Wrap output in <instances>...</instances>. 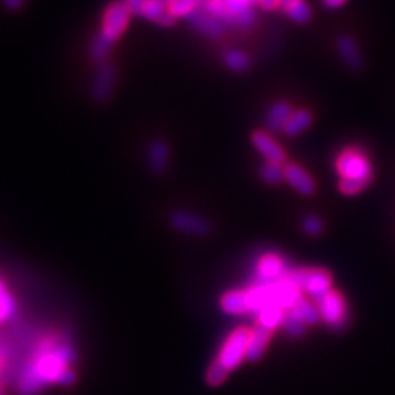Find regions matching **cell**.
Segmentation results:
<instances>
[{"instance_id": "obj_1", "label": "cell", "mask_w": 395, "mask_h": 395, "mask_svg": "<svg viewBox=\"0 0 395 395\" xmlns=\"http://www.w3.org/2000/svg\"><path fill=\"white\" fill-rule=\"evenodd\" d=\"M72 360L73 350L68 343L54 338L44 341L22 371L18 382L20 395H36L44 387L57 382Z\"/></svg>"}, {"instance_id": "obj_2", "label": "cell", "mask_w": 395, "mask_h": 395, "mask_svg": "<svg viewBox=\"0 0 395 395\" xmlns=\"http://www.w3.org/2000/svg\"><path fill=\"white\" fill-rule=\"evenodd\" d=\"M299 290H305L308 295L318 300L331 290V276L324 269L318 268H300L288 269L287 277Z\"/></svg>"}, {"instance_id": "obj_3", "label": "cell", "mask_w": 395, "mask_h": 395, "mask_svg": "<svg viewBox=\"0 0 395 395\" xmlns=\"http://www.w3.org/2000/svg\"><path fill=\"white\" fill-rule=\"evenodd\" d=\"M249 336H251V329L240 327L234 329L223 344L217 362H220L229 372L236 369L243 362V359H246V347H248Z\"/></svg>"}, {"instance_id": "obj_4", "label": "cell", "mask_w": 395, "mask_h": 395, "mask_svg": "<svg viewBox=\"0 0 395 395\" xmlns=\"http://www.w3.org/2000/svg\"><path fill=\"white\" fill-rule=\"evenodd\" d=\"M129 18H131V12L126 8L125 2L116 0V2H112L104 10L103 28L100 33L114 44L121 37V34L126 31Z\"/></svg>"}, {"instance_id": "obj_5", "label": "cell", "mask_w": 395, "mask_h": 395, "mask_svg": "<svg viewBox=\"0 0 395 395\" xmlns=\"http://www.w3.org/2000/svg\"><path fill=\"white\" fill-rule=\"evenodd\" d=\"M337 170L343 179H372V169L362 151L348 148L337 160Z\"/></svg>"}, {"instance_id": "obj_6", "label": "cell", "mask_w": 395, "mask_h": 395, "mask_svg": "<svg viewBox=\"0 0 395 395\" xmlns=\"http://www.w3.org/2000/svg\"><path fill=\"white\" fill-rule=\"evenodd\" d=\"M316 301V308L319 315L324 321L336 329H341L345 327L347 322V311L345 303L340 293L329 290L322 297H319Z\"/></svg>"}, {"instance_id": "obj_7", "label": "cell", "mask_w": 395, "mask_h": 395, "mask_svg": "<svg viewBox=\"0 0 395 395\" xmlns=\"http://www.w3.org/2000/svg\"><path fill=\"white\" fill-rule=\"evenodd\" d=\"M117 81V69L113 64L105 62L100 65L96 77L91 84V97L97 104H105L114 93Z\"/></svg>"}, {"instance_id": "obj_8", "label": "cell", "mask_w": 395, "mask_h": 395, "mask_svg": "<svg viewBox=\"0 0 395 395\" xmlns=\"http://www.w3.org/2000/svg\"><path fill=\"white\" fill-rule=\"evenodd\" d=\"M225 6V25L251 28L256 22L253 5L258 0H223Z\"/></svg>"}, {"instance_id": "obj_9", "label": "cell", "mask_w": 395, "mask_h": 395, "mask_svg": "<svg viewBox=\"0 0 395 395\" xmlns=\"http://www.w3.org/2000/svg\"><path fill=\"white\" fill-rule=\"evenodd\" d=\"M285 262L278 255H264L256 265V284H272L287 277Z\"/></svg>"}, {"instance_id": "obj_10", "label": "cell", "mask_w": 395, "mask_h": 395, "mask_svg": "<svg viewBox=\"0 0 395 395\" xmlns=\"http://www.w3.org/2000/svg\"><path fill=\"white\" fill-rule=\"evenodd\" d=\"M170 223L176 230L193 236H207L211 232V224L201 216L188 211H177L170 217Z\"/></svg>"}, {"instance_id": "obj_11", "label": "cell", "mask_w": 395, "mask_h": 395, "mask_svg": "<svg viewBox=\"0 0 395 395\" xmlns=\"http://www.w3.org/2000/svg\"><path fill=\"white\" fill-rule=\"evenodd\" d=\"M147 161L149 170L157 176L164 174L170 165V147L163 138H154L148 145Z\"/></svg>"}, {"instance_id": "obj_12", "label": "cell", "mask_w": 395, "mask_h": 395, "mask_svg": "<svg viewBox=\"0 0 395 395\" xmlns=\"http://www.w3.org/2000/svg\"><path fill=\"white\" fill-rule=\"evenodd\" d=\"M272 305L281 309H290L297 300L301 299V292L287 278L269 284Z\"/></svg>"}, {"instance_id": "obj_13", "label": "cell", "mask_w": 395, "mask_h": 395, "mask_svg": "<svg viewBox=\"0 0 395 395\" xmlns=\"http://www.w3.org/2000/svg\"><path fill=\"white\" fill-rule=\"evenodd\" d=\"M252 144L267 161L276 164H283L285 161V153L283 148L264 131H256L252 133Z\"/></svg>"}, {"instance_id": "obj_14", "label": "cell", "mask_w": 395, "mask_h": 395, "mask_svg": "<svg viewBox=\"0 0 395 395\" xmlns=\"http://www.w3.org/2000/svg\"><path fill=\"white\" fill-rule=\"evenodd\" d=\"M188 21L191 22V25L196 29V31H200L201 34L211 37V38H218L223 36L224 31V25L216 20L212 15H209L208 12H205L204 9H196L195 12H192Z\"/></svg>"}, {"instance_id": "obj_15", "label": "cell", "mask_w": 395, "mask_h": 395, "mask_svg": "<svg viewBox=\"0 0 395 395\" xmlns=\"http://www.w3.org/2000/svg\"><path fill=\"white\" fill-rule=\"evenodd\" d=\"M284 180H287L288 185L305 196H309L315 192L313 179L296 163H290L284 167Z\"/></svg>"}, {"instance_id": "obj_16", "label": "cell", "mask_w": 395, "mask_h": 395, "mask_svg": "<svg viewBox=\"0 0 395 395\" xmlns=\"http://www.w3.org/2000/svg\"><path fill=\"white\" fill-rule=\"evenodd\" d=\"M271 332L269 329L256 325L249 336V341H248V347H246V359L251 362H256L260 360L264 356L265 348L268 345V341L271 338Z\"/></svg>"}, {"instance_id": "obj_17", "label": "cell", "mask_w": 395, "mask_h": 395, "mask_svg": "<svg viewBox=\"0 0 395 395\" xmlns=\"http://www.w3.org/2000/svg\"><path fill=\"white\" fill-rule=\"evenodd\" d=\"M292 113H293L292 105L288 104L287 101L274 103L268 109V113H267V117H265L267 128L271 132L283 131L284 125L287 124V120H288V117L292 116Z\"/></svg>"}, {"instance_id": "obj_18", "label": "cell", "mask_w": 395, "mask_h": 395, "mask_svg": "<svg viewBox=\"0 0 395 395\" xmlns=\"http://www.w3.org/2000/svg\"><path fill=\"white\" fill-rule=\"evenodd\" d=\"M337 45H338V53L343 57L344 64L353 70H359L362 68V54L359 52L356 41L352 37L343 36L338 38Z\"/></svg>"}, {"instance_id": "obj_19", "label": "cell", "mask_w": 395, "mask_h": 395, "mask_svg": "<svg viewBox=\"0 0 395 395\" xmlns=\"http://www.w3.org/2000/svg\"><path fill=\"white\" fill-rule=\"evenodd\" d=\"M288 315L299 319L300 322L308 325H315L319 322L321 319V315H319V311L315 305H312L311 301H308L306 299H300L297 300L295 305L288 309Z\"/></svg>"}, {"instance_id": "obj_20", "label": "cell", "mask_w": 395, "mask_h": 395, "mask_svg": "<svg viewBox=\"0 0 395 395\" xmlns=\"http://www.w3.org/2000/svg\"><path fill=\"white\" fill-rule=\"evenodd\" d=\"M313 121V116L309 110L300 109L292 113V116L288 117L287 124L283 128V132L288 136H296L301 132H305L308 128H311Z\"/></svg>"}, {"instance_id": "obj_21", "label": "cell", "mask_w": 395, "mask_h": 395, "mask_svg": "<svg viewBox=\"0 0 395 395\" xmlns=\"http://www.w3.org/2000/svg\"><path fill=\"white\" fill-rule=\"evenodd\" d=\"M221 308L225 313H229V315H241V313L249 312L245 292H241V290L227 292L221 297Z\"/></svg>"}, {"instance_id": "obj_22", "label": "cell", "mask_w": 395, "mask_h": 395, "mask_svg": "<svg viewBox=\"0 0 395 395\" xmlns=\"http://www.w3.org/2000/svg\"><path fill=\"white\" fill-rule=\"evenodd\" d=\"M256 313H258V325H261L269 331H274L277 327L283 325V321L285 318L284 309L274 305L267 306Z\"/></svg>"}, {"instance_id": "obj_23", "label": "cell", "mask_w": 395, "mask_h": 395, "mask_svg": "<svg viewBox=\"0 0 395 395\" xmlns=\"http://www.w3.org/2000/svg\"><path fill=\"white\" fill-rule=\"evenodd\" d=\"M112 45H113L112 41H109L101 33H98L96 36L93 44H91V50H89L91 59H93L94 62H97L100 65L105 64V60H107V57L112 52Z\"/></svg>"}, {"instance_id": "obj_24", "label": "cell", "mask_w": 395, "mask_h": 395, "mask_svg": "<svg viewBox=\"0 0 395 395\" xmlns=\"http://www.w3.org/2000/svg\"><path fill=\"white\" fill-rule=\"evenodd\" d=\"M260 176L268 185H278L284 180V167L281 164L265 161L260 167Z\"/></svg>"}, {"instance_id": "obj_25", "label": "cell", "mask_w": 395, "mask_h": 395, "mask_svg": "<svg viewBox=\"0 0 395 395\" xmlns=\"http://www.w3.org/2000/svg\"><path fill=\"white\" fill-rule=\"evenodd\" d=\"M224 65L233 72H243L249 68L251 59L243 52L229 50L224 54Z\"/></svg>"}, {"instance_id": "obj_26", "label": "cell", "mask_w": 395, "mask_h": 395, "mask_svg": "<svg viewBox=\"0 0 395 395\" xmlns=\"http://www.w3.org/2000/svg\"><path fill=\"white\" fill-rule=\"evenodd\" d=\"M202 6V0H176L174 3H172L167 10H169L174 18L179 17H189L192 12L196 9H200Z\"/></svg>"}, {"instance_id": "obj_27", "label": "cell", "mask_w": 395, "mask_h": 395, "mask_svg": "<svg viewBox=\"0 0 395 395\" xmlns=\"http://www.w3.org/2000/svg\"><path fill=\"white\" fill-rule=\"evenodd\" d=\"M287 15L297 24H306L312 18V10L305 0H297L292 8H288Z\"/></svg>"}, {"instance_id": "obj_28", "label": "cell", "mask_w": 395, "mask_h": 395, "mask_svg": "<svg viewBox=\"0 0 395 395\" xmlns=\"http://www.w3.org/2000/svg\"><path fill=\"white\" fill-rule=\"evenodd\" d=\"M167 12V8L160 2V0H147L141 10V17L158 24V21L163 18V15Z\"/></svg>"}, {"instance_id": "obj_29", "label": "cell", "mask_w": 395, "mask_h": 395, "mask_svg": "<svg viewBox=\"0 0 395 395\" xmlns=\"http://www.w3.org/2000/svg\"><path fill=\"white\" fill-rule=\"evenodd\" d=\"M15 315H17V303L8 292H5L0 295V324L9 321L15 318Z\"/></svg>"}, {"instance_id": "obj_30", "label": "cell", "mask_w": 395, "mask_h": 395, "mask_svg": "<svg viewBox=\"0 0 395 395\" xmlns=\"http://www.w3.org/2000/svg\"><path fill=\"white\" fill-rule=\"evenodd\" d=\"M227 375H229V371H227L223 364L220 362H214L211 364V366L208 368V372H207V382L212 387H218L220 384H223L225 381V378Z\"/></svg>"}, {"instance_id": "obj_31", "label": "cell", "mask_w": 395, "mask_h": 395, "mask_svg": "<svg viewBox=\"0 0 395 395\" xmlns=\"http://www.w3.org/2000/svg\"><path fill=\"white\" fill-rule=\"evenodd\" d=\"M369 179H341L340 191L344 195H356L369 185Z\"/></svg>"}, {"instance_id": "obj_32", "label": "cell", "mask_w": 395, "mask_h": 395, "mask_svg": "<svg viewBox=\"0 0 395 395\" xmlns=\"http://www.w3.org/2000/svg\"><path fill=\"white\" fill-rule=\"evenodd\" d=\"M283 328L288 334V336L293 337V338H299L306 332V325L300 322L299 319L290 316V315H285L284 321H283Z\"/></svg>"}, {"instance_id": "obj_33", "label": "cell", "mask_w": 395, "mask_h": 395, "mask_svg": "<svg viewBox=\"0 0 395 395\" xmlns=\"http://www.w3.org/2000/svg\"><path fill=\"white\" fill-rule=\"evenodd\" d=\"M303 229L311 236H318L322 232V221L318 217H306L303 221Z\"/></svg>"}, {"instance_id": "obj_34", "label": "cell", "mask_w": 395, "mask_h": 395, "mask_svg": "<svg viewBox=\"0 0 395 395\" xmlns=\"http://www.w3.org/2000/svg\"><path fill=\"white\" fill-rule=\"evenodd\" d=\"M126 8L129 9L131 15H140L141 17V10L144 8V5L147 3V0H124Z\"/></svg>"}, {"instance_id": "obj_35", "label": "cell", "mask_w": 395, "mask_h": 395, "mask_svg": "<svg viewBox=\"0 0 395 395\" xmlns=\"http://www.w3.org/2000/svg\"><path fill=\"white\" fill-rule=\"evenodd\" d=\"M75 381H77V375H75V372L70 368H68L62 372V375H60L57 384L68 387V385H72Z\"/></svg>"}, {"instance_id": "obj_36", "label": "cell", "mask_w": 395, "mask_h": 395, "mask_svg": "<svg viewBox=\"0 0 395 395\" xmlns=\"http://www.w3.org/2000/svg\"><path fill=\"white\" fill-rule=\"evenodd\" d=\"M24 2L25 0H2L3 6L8 10H20L24 6Z\"/></svg>"}, {"instance_id": "obj_37", "label": "cell", "mask_w": 395, "mask_h": 395, "mask_svg": "<svg viewBox=\"0 0 395 395\" xmlns=\"http://www.w3.org/2000/svg\"><path fill=\"white\" fill-rule=\"evenodd\" d=\"M174 17L173 15L167 10L164 15H163V18L158 21V25H161V27H165V28H169V27H173V24H174Z\"/></svg>"}, {"instance_id": "obj_38", "label": "cell", "mask_w": 395, "mask_h": 395, "mask_svg": "<svg viewBox=\"0 0 395 395\" xmlns=\"http://www.w3.org/2000/svg\"><path fill=\"white\" fill-rule=\"evenodd\" d=\"M258 3L265 10H274L278 8V0H258Z\"/></svg>"}, {"instance_id": "obj_39", "label": "cell", "mask_w": 395, "mask_h": 395, "mask_svg": "<svg viewBox=\"0 0 395 395\" xmlns=\"http://www.w3.org/2000/svg\"><path fill=\"white\" fill-rule=\"evenodd\" d=\"M344 2H345V0H324L325 6L329 8V9H336V8L341 6Z\"/></svg>"}, {"instance_id": "obj_40", "label": "cell", "mask_w": 395, "mask_h": 395, "mask_svg": "<svg viewBox=\"0 0 395 395\" xmlns=\"http://www.w3.org/2000/svg\"><path fill=\"white\" fill-rule=\"evenodd\" d=\"M297 0H278V8H281L283 10H288V8H292Z\"/></svg>"}, {"instance_id": "obj_41", "label": "cell", "mask_w": 395, "mask_h": 395, "mask_svg": "<svg viewBox=\"0 0 395 395\" xmlns=\"http://www.w3.org/2000/svg\"><path fill=\"white\" fill-rule=\"evenodd\" d=\"M160 2H161L165 8H169L172 3H174V2H176V0H160Z\"/></svg>"}, {"instance_id": "obj_42", "label": "cell", "mask_w": 395, "mask_h": 395, "mask_svg": "<svg viewBox=\"0 0 395 395\" xmlns=\"http://www.w3.org/2000/svg\"><path fill=\"white\" fill-rule=\"evenodd\" d=\"M5 292H6V288H5V285H3L2 283H0V295H2V293H5Z\"/></svg>"}, {"instance_id": "obj_43", "label": "cell", "mask_w": 395, "mask_h": 395, "mask_svg": "<svg viewBox=\"0 0 395 395\" xmlns=\"http://www.w3.org/2000/svg\"><path fill=\"white\" fill-rule=\"evenodd\" d=\"M0 395H2V394H0Z\"/></svg>"}]
</instances>
